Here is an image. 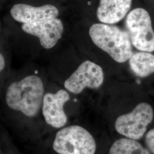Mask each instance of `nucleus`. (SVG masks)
Returning a JSON list of instances; mask_svg holds the SVG:
<instances>
[{"label":"nucleus","mask_w":154,"mask_h":154,"mask_svg":"<svg viewBox=\"0 0 154 154\" xmlns=\"http://www.w3.org/2000/svg\"><path fill=\"white\" fill-rule=\"evenodd\" d=\"M44 97V84L39 77L32 75L12 83L6 93V102L13 110L28 117L38 114Z\"/></svg>","instance_id":"nucleus-1"},{"label":"nucleus","mask_w":154,"mask_h":154,"mask_svg":"<svg viewBox=\"0 0 154 154\" xmlns=\"http://www.w3.org/2000/svg\"><path fill=\"white\" fill-rule=\"evenodd\" d=\"M94 44L116 62L124 63L132 54L131 42L127 31L112 25L95 23L88 30Z\"/></svg>","instance_id":"nucleus-2"},{"label":"nucleus","mask_w":154,"mask_h":154,"mask_svg":"<svg viewBox=\"0 0 154 154\" xmlns=\"http://www.w3.org/2000/svg\"><path fill=\"white\" fill-rule=\"evenodd\" d=\"M53 148L59 154H95L96 143L87 130L72 125L57 132Z\"/></svg>","instance_id":"nucleus-3"},{"label":"nucleus","mask_w":154,"mask_h":154,"mask_svg":"<svg viewBox=\"0 0 154 154\" xmlns=\"http://www.w3.org/2000/svg\"><path fill=\"white\" fill-rule=\"evenodd\" d=\"M126 27L132 45L144 52L154 51V31L148 11L135 8L127 16Z\"/></svg>","instance_id":"nucleus-4"},{"label":"nucleus","mask_w":154,"mask_h":154,"mask_svg":"<svg viewBox=\"0 0 154 154\" xmlns=\"http://www.w3.org/2000/svg\"><path fill=\"white\" fill-rule=\"evenodd\" d=\"M153 118L152 107L143 102L137 105L130 113L119 116L116 120L115 127L121 135L136 140L143 137Z\"/></svg>","instance_id":"nucleus-5"},{"label":"nucleus","mask_w":154,"mask_h":154,"mask_svg":"<svg viewBox=\"0 0 154 154\" xmlns=\"http://www.w3.org/2000/svg\"><path fill=\"white\" fill-rule=\"evenodd\" d=\"M104 81L102 68L97 63L86 61L78 67L76 70L65 82L64 86L72 94L81 93L85 88H99Z\"/></svg>","instance_id":"nucleus-6"},{"label":"nucleus","mask_w":154,"mask_h":154,"mask_svg":"<svg viewBox=\"0 0 154 154\" xmlns=\"http://www.w3.org/2000/svg\"><path fill=\"white\" fill-rule=\"evenodd\" d=\"M22 31L28 35L38 38L39 43L45 49H51L62 38L65 30L63 21L56 18L39 22L23 23Z\"/></svg>","instance_id":"nucleus-7"},{"label":"nucleus","mask_w":154,"mask_h":154,"mask_svg":"<svg viewBox=\"0 0 154 154\" xmlns=\"http://www.w3.org/2000/svg\"><path fill=\"white\" fill-rule=\"evenodd\" d=\"M10 13L14 21L21 24L54 19L61 14L60 8L53 4L32 5L18 3L12 6Z\"/></svg>","instance_id":"nucleus-8"},{"label":"nucleus","mask_w":154,"mask_h":154,"mask_svg":"<svg viewBox=\"0 0 154 154\" xmlns=\"http://www.w3.org/2000/svg\"><path fill=\"white\" fill-rule=\"evenodd\" d=\"M70 99L69 93L60 90L56 93H46L42 102V114L45 121L50 126L58 128L64 126L67 122V117L63 106Z\"/></svg>","instance_id":"nucleus-9"},{"label":"nucleus","mask_w":154,"mask_h":154,"mask_svg":"<svg viewBox=\"0 0 154 154\" xmlns=\"http://www.w3.org/2000/svg\"><path fill=\"white\" fill-rule=\"evenodd\" d=\"M132 0H99L97 17L100 23L113 25L126 16Z\"/></svg>","instance_id":"nucleus-10"},{"label":"nucleus","mask_w":154,"mask_h":154,"mask_svg":"<svg viewBox=\"0 0 154 154\" xmlns=\"http://www.w3.org/2000/svg\"><path fill=\"white\" fill-rule=\"evenodd\" d=\"M128 60L131 70L138 77H148L154 72V55L149 53L132 54Z\"/></svg>","instance_id":"nucleus-11"},{"label":"nucleus","mask_w":154,"mask_h":154,"mask_svg":"<svg viewBox=\"0 0 154 154\" xmlns=\"http://www.w3.org/2000/svg\"><path fill=\"white\" fill-rule=\"evenodd\" d=\"M109 154H150L135 140L121 138L116 141L110 148Z\"/></svg>","instance_id":"nucleus-12"},{"label":"nucleus","mask_w":154,"mask_h":154,"mask_svg":"<svg viewBox=\"0 0 154 154\" xmlns=\"http://www.w3.org/2000/svg\"><path fill=\"white\" fill-rule=\"evenodd\" d=\"M146 143L149 151L154 154V128L149 130L146 134Z\"/></svg>","instance_id":"nucleus-13"},{"label":"nucleus","mask_w":154,"mask_h":154,"mask_svg":"<svg viewBox=\"0 0 154 154\" xmlns=\"http://www.w3.org/2000/svg\"><path fill=\"white\" fill-rule=\"evenodd\" d=\"M5 66V58L2 54L0 53V72L2 71Z\"/></svg>","instance_id":"nucleus-14"}]
</instances>
